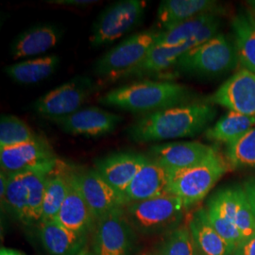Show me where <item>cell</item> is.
I'll list each match as a JSON object with an SVG mask.
<instances>
[{
  "mask_svg": "<svg viewBox=\"0 0 255 255\" xmlns=\"http://www.w3.org/2000/svg\"><path fill=\"white\" fill-rule=\"evenodd\" d=\"M227 170V161L217 150L199 164L168 170L167 193L180 198L188 209L202 201Z\"/></svg>",
  "mask_w": 255,
  "mask_h": 255,
  "instance_id": "obj_3",
  "label": "cell"
},
{
  "mask_svg": "<svg viewBox=\"0 0 255 255\" xmlns=\"http://www.w3.org/2000/svg\"><path fill=\"white\" fill-rule=\"evenodd\" d=\"M97 221L93 238L95 255H129L135 237L124 208L113 211Z\"/></svg>",
  "mask_w": 255,
  "mask_h": 255,
  "instance_id": "obj_10",
  "label": "cell"
},
{
  "mask_svg": "<svg viewBox=\"0 0 255 255\" xmlns=\"http://www.w3.org/2000/svg\"><path fill=\"white\" fill-rule=\"evenodd\" d=\"M147 158L148 156L135 152H119L98 160L95 169L105 182L124 196L128 184Z\"/></svg>",
  "mask_w": 255,
  "mask_h": 255,
  "instance_id": "obj_15",
  "label": "cell"
},
{
  "mask_svg": "<svg viewBox=\"0 0 255 255\" xmlns=\"http://www.w3.org/2000/svg\"><path fill=\"white\" fill-rule=\"evenodd\" d=\"M8 178H9V174L1 169V172H0V199H1V206L4 203L5 196H6L7 186H8Z\"/></svg>",
  "mask_w": 255,
  "mask_h": 255,
  "instance_id": "obj_38",
  "label": "cell"
},
{
  "mask_svg": "<svg viewBox=\"0 0 255 255\" xmlns=\"http://www.w3.org/2000/svg\"><path fill=\"white\" fill-rule=\"evenodd\" d=\"M186 209L180 198L169 193L150 200L128 203L124 207L132 228L144 235H155L178 228Z\"/></svg>",
  "mask_w": 255,
  "mask_h": 255,
  "instance_id": "obj_5",
  "label": "cell"
},
{
  "mask_svg": "<svg viewBox=\"0 0 255 255\" xmlns=\"http://www.w3.org/2000/svg\"><path fill=\"white\" fill-rule=\"evenodd\" d=\"M219 27L220 19L219 18L203 27L197 35L184 44L175 46H158L155 45L146 55L144 61L138 64L135 68L125 74L122 78L133 76L140 77L164 72L175 66V64L186 52L216 36Z\"/></svg>",
  "mask_w": 255,
  "mask_h": 255,
  "instance_id": "obj_11",
  "label": "cell"
},
{
  "mask_svg": "<svg viewBox=\"0 0 255 255\" xmlns=\"http://www.w3.org/2000/svg\"><path fill=\"white\" fill-rule=\"evenodd\" d=\"M146 5L144 0H122L107 7L94 23L90 44L106 46L131 31L144 17Z\"/></svg>",
  "mask_w": 255,
  "mask_h": 255,
  "instance_id": "obj_7",
  "label": "cell"
},
{
  "mask_svg": "<svg viewBox=\"0 0 255 255\" xmlns=\"http://www.w3.org/2000/svg\"><path fill=\"white\" fill-rule=\"evenodd\" d=\"M216 151L200 142H170L151 146L149 157L167 170H174L199 164Z\"/></svg>",
  "mask_w": 255,
  "mask_h": 255,
  "instance_id": "obj_16",
  "label": "cell"
},
{
  "mask_svg": "<svg viewBox=\"0 0 255 255\" xmlns=\"http://www.w3.org/2000/svg\"><path fill=\"white\" fill-rule=\"evenodd\" d=\"M247 4L249 7H251L252 10H255V0H251V1H247Z\"/></svg>",
  "mask_w": 255,
  "mask_h": 255,
  "instance_id": "obj_41",
  "label": "cell"
},
{
  "mask_svg": "<svg viewBox=\"0 0 255 255\" xmlns=\"http://www.w3.org/2000/svg\"><path fill=\"white\" fill-rule=\"evenodd\" d=\"M248 17L250 19V21L253 23V25L255 27V10H250L248 13H247Z\"/></svg>",
  "mask_w": 255,
  "mask_h": 255,
  "instance_id": "obj_40",
  "label": "cell"
},
{
  "mask_svg": "<svg viewBox=\"0 0 255 255\" xmlns=\"http://www.w3.org/2000/svg\"><path fill=\"white\" fill-rule=\"evenodd\" d=\"M220 12V6L212 0H164L157 9V20L162 30L170 28L203 13Z\"/></svg>",
  "mask_w": 255,
  "mask_h": 255,
  "instance_id": "obj_21",
  "label": "cell"
},
{
  "mask_svg": "<svg viewBox=\"0 0 255 255\" xmlns=\"http://www.w3.org/2000/svg\"><path fill=\"white\" fill-rule=\"evenodd\" d=\"M217 19H219L218 13H203L170 28L161 30L155 45L158 46H175L184 44L197 35L203 27Z\"/></svg>",
  "mask_w": 255,
  "mask_h": 255,
  "instance_id": "obj_26",
  "label": "cell"
},
{
  "mask_svg": "<svg viewBox=\"0 0 255 255\" xmlns=\"http://www.w3.org/2000/svg\"><path fill=\"white\" fill-rule=\"evenodd\" d=\"M226 161L235 168L255 167V126L236 142L227 145Z\"/></svg>",
  "mask_w": 255,
  "mask_h": 255,
  "instance_id": "obj_32",
  "label": "cell"
},
{
  "mask_svg": "<svg viewBox=\"0 0 255 255\" xmlns=\"http://www.w3.org/2000/svg\"><path fill=\"white\" fill-rule=\"evenodd\" d=\"M54 171L55 169L48 175L46 180L41 221L56 219L69 190L68 174L64 175Z\"/></svg>",
  "mask_w": 255,
  "mask_h": 255,
  "instance_id": "obj_28",
  "label": "cell"
},
{
  "mask_svg": "<svg viewBox=\"0 0 255 255\" xmlns=\"http://www.w3.org/2000/svg\"><path fill=\"white\" fill-rule=\"evenodd\" d=\"M39 236L49 255H79L86 242V235L67 230L55 220L41 221Z\"/></svg>",
  "mask_w": 255,
  "mask_h": 255,
  "instance_id": "obj_22",
  "label": "cell"
},
{
  "mask_svg": "<svg viewBox=\"0 0 255 255\" xmlns=\"http://www.w3.org/2000/svg\"><path fill=\"white\" fill-rule=\"evenodd\" d=\"M68 180L69 190L54 220L67 230L87 236L94 227L96 219L84 201L71 173L68 174Z\"/></svg>",
  "mask_w": 255,
  "mask_h": 255,
  "instance_id": "obj_19",
  "label": "cell"
},
{
  "mask_svg": "<svg viewBox=\"0 0 255 255\" xmlns=\"http://www.w3.org/2000/svg\"><path fill=\"white\" fill-rule=\"evenodd\" d=\"M70 173L96 220L127 205L124 196L105 182L95 168Z\"/></svg>",
  "mask_w": 255,
  "mask_h": 255,
  "instance_id": "obj_12",
  "label": "cell"
},
{
  "mask_svg": "<svg viewBox=\"0 0 255 255\" xmlns=\"http://www.w3.org/2000/svg\"><path fill=\"white\" fill-rule=\"evenodd\" d=\"M238 61L255 74V27L247 14H237L232 22Z\"/></svg>",
  "mask_w": 255,
  "mask_h": 255,
  "instance_id": "obj_27",
  "label": "cell"
},
{
  "mask_svg": "<svg viewBox=\"0 0 255 255\" xmlns=\"http://www.w3.org/2000/svg\"><path fill=\"white\" fill-rule=\"evenodd\" d=\"M217 110L208 102H191L144 115L126 129L138 144L198 135L214 121Z\"/></svg>",
  "mask_w": 255,
  "mask_h": 255,
  "instance_id": "obj_1",
  "label": "cell"
},
{
  "mask_svg": "<svg viewBox=\"0 0 255 255\" xmlns=\"http://www.w3.org/2000/svg\"><path fill=\"white\" fill-rule=\"evenodd\" d=\"M79 255H92L90 253H88V252H86V251H82V253L80 254Z\"/></svg>",
  "mask_w": 255,
  "mask_h": 255,
  "instance_id": "obj_42",
  "label": "cell"
},
{
  "mask_svg": "<svg viewBox=\"0 0 255 255\" xmlns=\"http://www.w3.org/2000/svg\"><path fill=\"white\" fill-rule=\"evenodd\" d=\"M168 170L150 157L128 184L124 198L128 203L150 200L167 193Z\"/></svg>",
  "mask_w": 255,
  "mask_h": 255,
  "instance_id": "obj_18",
  "label": "cell"
},
{
  "mask_svg": "<svg viewBox=\"0 0 255 255\" xmlns=\"http://www.w3.org/2000/svg\"><path fill=\"white\" fill-rule=\"evenodd\" d=\"M0 255H26L23 253L18 252L16 250H11V249H6V248H2L0 251Z\"/></svg>",
  "mask_w": 255,
  "mask_h": 255,
  "instance_id": "obj_39",
  "label": "cell"
},
{
  "mask_svg": "<svg viewBox=\"0 0 255 255\" xmlns=\"http://www.w3.org/2000/svg\"><path fill=\"white\" fill-rule=\"evenodd\" d=\"M95 88L91 79L76 77L39 98L33 109L41 117L50 120L65 118L79 111Z\"/></svg>",
  "mask_w": 255,
  "mask_h": 255,
  "instance_id": "obj_8",
  "label": "cell"
},
{
  "mask_svg": "<svg viewBox=\"0 0 255 255\" xmlns=\"http://www.w3.org/2000/svg\"><path fill=\"white\" fill-rule=\"evenodd\" d=\"M60 64L56 55H48L5 67V73L15 82L33 84L45 81L54 73Z\"/></svg>",
  "mask_w": 255,
  "mask_h": 255,
  "instance_id": "obj_24",
  "label": "cell"
},
{
  "mask_svg": "<svg viewBox=\"0 0 255 255\" xmlns=\"http://www.w3.org/2000/svg\"><path fill=\"white\" fill-rule=\"evenodd\" d=\"M194 95L186 86L172 82L140 81L107 92L99 102L133 114H151L191 103Z\"/></svg>",
  "mask_w": 255,
  "mask_h": 255,
  "instance_id": "obj_2",
  "label": "cell"
},
{
  "mask_svg": "<svg viewBox=\"0 0 255 255\" xmlns=\"http://www.w3.org/2000/svg\"><path fill=\"white\" fill-rule=\"evenodd\" d=\"M121 120L122 118L114 113L98 107H88L52 121L65 133L98 137L112 133Z\"/></svg>",
  "mask_w": 255,
  "mask_h": 255,
  "instance_id": "obj_14",
  "label": "cell"
},
{
  "mask_svg": "<svg viewBox=\"0 0 255 255\" xmlns=\"http://www.w3.org/2000/svg\"><path fill=\"white\" fill-rule=\"evenodd\" d=\"M159 33L157 30H144L128 37L101 56L94 65V73L112 80L121 79L144 61Z\"/></svg>",
  "mask_w": 255,
  "mask_h": 255,
  "instance_id": "obj_6",
  "label": "cell"
},
{
  "mask_svg": "<svg viewBox=\"0 0 255 255\" xmlns=\"http://www.w3.org/2000/svg\"><path fill=\"white\" fill-rule=\"evenodd\" d=\"M236 45L224 34H217L186 52L175 64L183 74L198 77H218L235 69L238 63Z\"/></svg>",
  "mask_w": 255,
  "mask_h": 255,
  "instance_id": "obj_4",
  "label": "cell"
},
{
  "mask_svg": "<svg viewBox=\"0 0 255 255\" xmlns=\"http://www.w3.org/2000/svg\"><path fill=\"white\" fill-rule=\"evenodd\" d=\"M221 213L237 226L241 237L247 240L255 235V217L243 188L228 187L212 199Z\"/></svg>",
  "mask_w": 255,
  "mask_h": 255,
  "instance_id": "obj_17",
  "label": "cell"
},
{
  "mask_svg": "<svg viewBox=\"0 0 255 255\" xmlns=\"http://www.w3.org/2000/svg\"><path fill=\"white\" fill-rule=\"evenodd\" d=\"M233 255H255V235L242 241Z\"/></svg>",
  "mask_w": 255,
  "mask_h": 255,
  "instance_id": "obj_35",
  "label": "cell"
},
{
  "mask_svg": "<svg viewBox=\"0 0 255 255\" xmlns=\"http://www.w3.org/2000/svg\"><path fill=\"white\" fill-rule=\"evenodd\" d=\"M244 192L246 194L247 200L251 206L255 217V179H252L245 183Z\"/></svg>",
  "mask_w": 255,
  "mask_h": 255,
  "instance_id": "obj_37",
  "label": "cell"
},
{
  "mask_svg": "<svg viewBox=\"0 0 255 255\" xmlns=\"http://www.w3.org/2000/svg\"><path fill=\"white\" fill-rule=\"evenodd\" d=\"M20 173L27 187L28 195L29 223H40L46 191V180L51 172L45 170H28Z\"/></svg>",
  "mask_w": 255,
  "mask_h": 255,
  "instance_id": "obj_29",
  "label": "cell"
},
{
  "mask_svg": "<svg viewBox=\"0 0 255 255\" xmlns=\"http://www.w3.org/2000/svg\"><path fill=\"white\" fill-rule=\"evenodd\" d=\"M158 255H195L188 226L176 228L164 239Z\"/></svg>",
  "mask_w": 255,
  "mask_h": 255,
  "instance_id": "obj_34",
  "label": "cell"
},
{
  "mask_svg": "<svg viewBox=\"0 0 255 255\" xmlns=\"http://www.w3.org/2000/svg\"><path fill=\"white\" fill-rule=\"evenodd\" d=\"M60 38V30L52 25L29 27L15 38L10 46V54L15 60L44 54L58 44Z\"/></svg>",
  "mask_w": 255,
  "mask_h": 255,
  "instance_id": "obj_23",
  "label": "cell"
},
{
  "mask_svg": "<svg viewBox=\"0 0 255 255\" xmlns=\"http://www.w3.org/2000/svg\"><path fill=\"white\" fill-rule=\"evenodd\" d=\"M8 174V186L3 204L16 219L25 225H29L27 187L20 172Z\"/></svg>",
  "mask_w": 255,
  "mask_h": 255,
  "instance_id": "obj_30",
  "label": "cell"
},
{
  "mask_svg": "<svg viewBox=\"0 0 255 255\" xmlns=\"http://www.w3.org/2000/svg\"><path fill=\"white\" fill-rule=\"evenodd\" d=\"M207 214L209 218L210 223L216 232L222 237L230 248L234 251L237 250V247L243 241L237 226L232 223L219 209L216 203L210 200L207 207Z\"/></svg>",
  "mask_w": 255,
  "mask_h": 255,
  "instance_id": "obj_33",
  "label": "cell"
},
{
  "mask_svg": "<svg viewBox=\"0 0 255 255\" xmlns=\"http://www.w3.org/2000/svg\"><path fill=\"white\" fill-rule=\"evenodd\" d=\"M47 2L49 4L70 6V7H87L97 3V1H94V0H49Z\"/></svg>",
  "mask_w": 255,
  "mask_h": 255,
  "instance_id": "obj_36",
  "label": "cell"
},
{
  "mask_svg": "<svg viewBox=\"0 0 255 255\" xmlns=\"http://www.w3.org/2000/svg\"><path fill=\"white\" fill-rule=\"evenodd\" d=\"M58 163L52 146L41 136L24 144L0 148L1 169L7 173L28 170L52 172Z\"/></svg>",
  "mask_w": 255,
  "mask_h": 255,
  "instance_id": "obj_9",
  "label": "cell"
},
{
  "mask_svg": "<svg viewBox=\"0 0 255 255\" xmlns=\"http://www.w3.org/2000/svg\"><path fill=\"white\" fill-rule=\"evenodd\" d=\"M255 126V117L230 111L213 127L205 130V136L210 141L226 143L229 145L245 135Z\"/></svg>",
  "mask_w": 255,
  "mask_h": 255,
  "instance_id": "obj_25",
  "label": "cell"
},
{
  "mask_svg": "<svg viewBox=\"0 0 255 255\" xmlns=\"http://www.w3.org/2000/svg\"><path fill=\"white\" fill-rule=\"evenodd\" d=\"M23 120L15 116L3 115L0 119V148L24 144L38 138Z\"/></svg>",
  "mask_w": 255,
  "mask_h": 255,
  "instance_id": "obj_31",
  "label": "cell"
},
{
  "mask_svg": "<svg viewBox=\"0 0 255 255\" xmlns=\"http://www.w3.org/2000/svg\"><path fill=\"white\" fill-rule=\"evenodd\" d=\"M208 103L255 117V74L245 68L239 70L219 86Z\"/></svg>",
  "mask_w": 255,
  "mask_h": 255,
  "instance_id": "obj_13",
  "label": "cell"
},
{
  "mask_svg": "<svg viewBox=\"0 0 255 255\" xmlns=\"http://www.w3.org/2000/svg\"><path fill=\"white\" fill-rule=\"evenodd\" d=\"M195 255H233L234 251L210 223L207 210L196 211L188 224Z\"/></svg>",
  "mask_w": 255,
  "mask_h": 255,
  "instance_id": "obj_20",
  "label": "cell"
}]
</instances>
